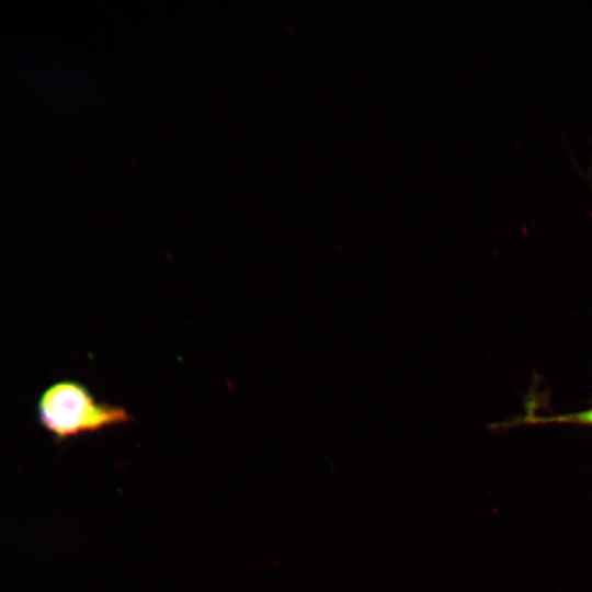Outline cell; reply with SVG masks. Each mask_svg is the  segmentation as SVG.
<instances>
[{"label":"cell","mask_w":592,"mask_h":592,"mask_svg":"<svg viewBox=\"0 0 592 592\" xmlns=\"http://www.w3.org/2000/svg\"><path fill=\"white\" fill-rule=\"evenodd\" d=\"M36 414L41 425L57 442L132 422L134 417L122 406L99 401L82 383L58 380L39 396Z\"/></svg>","instance_id":"1"}]
</instances>
